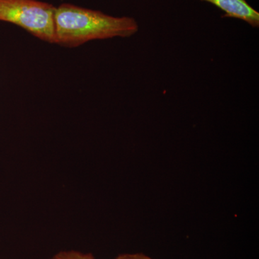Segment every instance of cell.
Listing matches in <instances>:
<instances>
[{"label": "cell", "mask_w": 259, "mask_h": 259, "mask_svg": "<svg viewBox=\"0 0 259 259\" xmlns=\"http://www.w3.org/2000/svg\"><path fill=\"white\" fill-rule=\"evenodd\" d=\"M51 259H95L92 253H83L78 250H63L59 252Z\"/></svg>", "instance_id": "obj_4"}, {"label": "cell", "mask_w": 259, "mask_h": 259, "mask_svg": "<svg viewBox=\"0 0 259 259\" xmlns=\"http://www.w3.org/2000/svg\"><path fill=\"white\" fill-rule=\"evenodd\" d=\"M55 44L74 48L95 40L130 37L139 30L131 17H114L101 11L64 3L56 8Z\"/></svg>", "instance_id": "obj_1"}, {"label": "cell", "mask_w": 259, "mask_h": 259, "mask_svg": "<svg viewBox=\"0 0 259 259\" xmlns=\"http://www.w3.org/2000/svg\"><path fill=\"white\" fill-rule=\"evenodd\" d=\"M210 3L224 12L223 18L243 20L253 28L259 27V13L247 0H200Z\"/></svg>", "instance_id": "obj_3"}, {"label": "cell", "mask_w": 259, "mask_h": 259, "mask_svg": "<svg viewBox=\"0 0 259 259\" xmlns=\"http://www.w3.org/2000/svg\"><path fill=\"white\" fill-rule=\"evenodd\" d=\"M115 259H153L144 253H124L119 255Z\"/></svg>", "instance_id": "obj_5"}, {"label": "cell", "mask_w": 259, "mask_h": 259, "mask_svg": "<svg viewBox=\"0 0 259 259\" xmlns=\"http://www.w3.org/2000/svg\"><path fill=\"white\" fill-rule=\"evenodd\" d=\"M56 7L38 0H0V21L14 24L37 38L55 44Z\"/></svg>", "instance_id": "obj_2"}]
</instances>
